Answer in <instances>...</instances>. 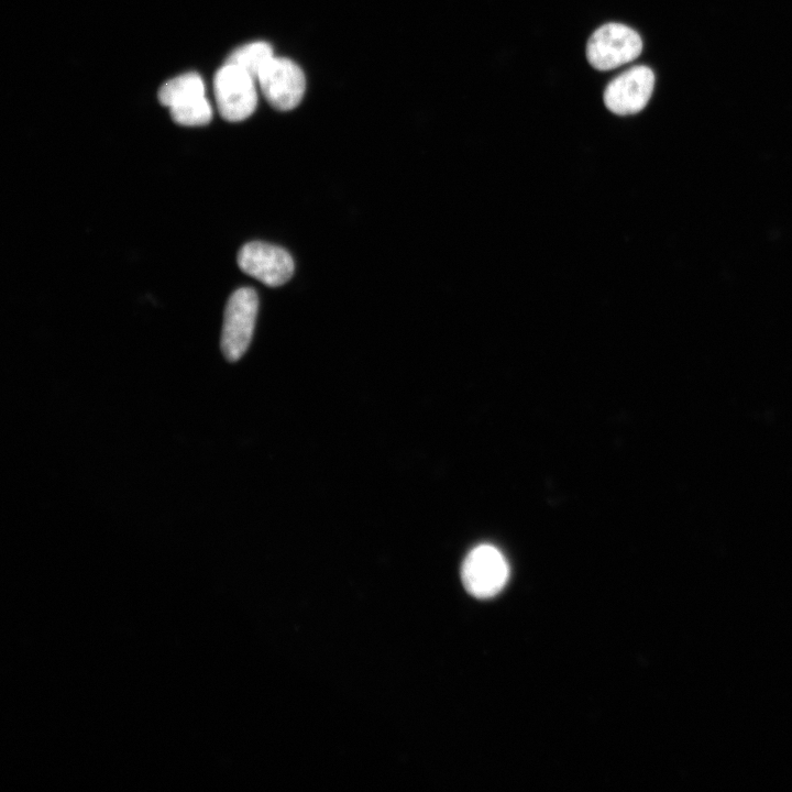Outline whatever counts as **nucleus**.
<instances>
[{
    "instance_id": "obj_1",
    "label": "nucleus",
    "mask_w": 792,
    "mask_h": 792,
    "mask_svg": "<svg viewBox=\"0 0 792 792\" xmlns=\"http://www.w3.org/2000/svg\"><path fill=\"white\" fill-rule=\"evenodd\" d=\"M642 51L640 35L620 23L596 29L586 45V58L597 70H610L636 59Z\"/></svg>"
},
{
    "instance_id": "obj_2",
    "label": "nucleus",
    "mask_w": 792,
    "mask_h": 792,
    "mask_svg": "<svg viewBox=\"0 0 792 792\" xmlns=\"http://www.w3.org/2000/svg\"><path fill=\"white\" fill-rule=\"evenodd\" d=\"M258 297L250 287L237 289L229 298L223 318L221 350L228 361H238L248 350L256 320Z\"/></svg>"
},
{
    "instance_id": "obj_3",
    "label": "nucleus",
    "mask_w": 792,
    "mask_h": 792,
    "mask_svg": "<svg viewBox=\"0 0 792 792\" xmlns=\"http://www.w3.org/2000/svg\"><path fill=\"white\" fill-rule=\"evenodd\" d=\"M509 566L503 553L494 546L480 544L465 557L461 580L468 593L476 598L498 594L507 583Z\"/></svg>"
},
{
    "instance_id": "obj_4",
    "label": "nucleus",
    "mask_w": 792,
    "mask_h": 792,
    "mask_svg": "<svg viewBox=\"0 0 792 792\" xmlns=\"http://www.w3.org/2000/svg\"><path fill=\"white\" fill-rule=\"evenodd\" d=\"M255 80L233 64L224 63L218 69L213 91L218 110L224 120L239 122L254 112L257 103Z\"/></svg>"
},
{
    "instance_id": "obj_5",
    "label": "nucleus",
    "mask_w": 792,
    "mask_h": 792,
    "mask_svg": "<svg viewBox=\"0 0 792 792\" xmlns=\"http://www.w3.org/2000/svg\"><path fill=\"white\" fill-rule=\"evenodd\" d=\"M268 103L282 111L294 109L302 99L306 80L300 67L284 57H273L256 78Z\"/></svg>"
},
{
    "instance_id": "obj_6",
    "label": "nucleus",
    "mask_w": 792,
    "mask_h": 792,
    "mask_svg": "<svg viewBox=\"0 0 792 792\" xmlns=\"http://www.w3.org/2000/svg\"><path fill=\"white\" fill-rule=\"evenodd\" d=\"M654 74L648 66H634L615 77L605 88L606 108L618 116L635 114L649 102L654 87Z\"/></svg>"
},
{
    "instance_id": "obj_7",
    "label": "nucleus",
    "mask_w": 792,
    "mask_h": 792,
    "mask_svg": "<svg viewBox=\"0 0 792 792\" xmlns=\"http://www.w3.org/2000/svg\"><path fill=\"white\" fill-rule=\"evenodd\" d=\"M237 261L241 271L270 287L285 284L295 270L293 257L287 251L260 241L244 244Z\"/></svg>"
},
{
    "instance_id": "obj_8",
    "label": "nucleus",
    "mask_w": 792,
    "mask_h": 792,
    "mask_svg": "<svg viewBox=\"0 0 792 792\" xmlns=\"http://www.w3.org/2000/svg\"><path fill=\"white\" fill-rule=\"evenodd\" d=\"M160 102L170 108L189 99L205 96V84L196 73H186L167 80L158 90Z\"/></svg>"
},
{
    "instance_id": "obj_9",
    "label": "nucleus",
    "mask_w": 792,
    "mask_h": 792,
    "mask_svg": "<svg viewBox=\"0 0 792 792\" xmlns=\"http://www.w3.org/2000/svg\"><path fill=\"white\" fill-rule=\"evenodd\" d=\"M273 57L271 45L257 41L238 47L229 55L226 63L240 67L256 79Z\"/></svg>"
},
{
    "instance_id": "obj_10",
    "label": "nucleus",
    "mask_w": 792,
    "mask_h": 792,
    "mask_svg": "<svg viewBox=\"0 0 792 792\" xmlns=\"http://www.w3.org/2000/svg\"><path fill=\"white\" fill-rule=\"evenodd\" d=\"M168 109L174 122L185 127L205 125L212 118V109L206 95L180 102Z\"/></svg>"
}]
</instances>
